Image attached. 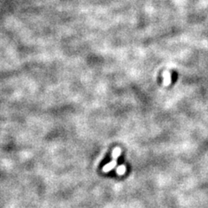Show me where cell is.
Masks as SVG:
<instances>
[{
    "instance_id": "6da1fadb",
    "label": "cell",
    "mask_w": 208,
    "mask_h": 208,
    "mask_svg": "<svg viewBox=\"0 0 208 208\" xmlns=\"http://www.w3.org/2000/svg\"><path fill=\"white\" fill-rule=\"evenodd\" d=\"M116 166V160H114L113 159V161H112L111 162H109V163H108L107 165H105L103 167V168H102V171L103 172H109L111 171L112 169H114L115 168V167Z\"/></svg>"
},
{
    "instance_id": "7a4b0ae2",
    "label": "cell",
    "mask_w": 208,
    "mask_h": 208,
    "mask_svg": "<svg viewBox=\"0 0 208 208\" xmlns=\"http://www.w3.org/2000/svg\"><path fill=\"white\" fill-rule=\"evenodd\" d=\"M163 83L165 86H168L171 83V75L169 72H164Z\"/></svg>"
},
{
    "instance_id": "3957f363",
    "label": "cell",
    "mask_w": 208,
    "mask_h": 208,
    "mask_svg": "<svg viewBox=\"0 0 208 208\" xmlns=\"http://www.w3.org/2000/svg\"><path fill=\"white\" fill-rule=\"evenodd\" d=\"M121 148H115L114 149L113 154H112L113 159H114V160H116L118 157L121 156Z\"/></svg>"
},
{
    "instance_id": "277c9868",
    "label": "cell",
    "mask_w": 208,
    "mask_h": 208,
    "mask_svg": "<svg viewBox=\"0 0 208 208\" xmlns=\"http://www.w3.org/2000/svg\"><path fill=\"white\" fill-rule=\"evenodd\" d=\"M125 172H126V167H125L124 165H121V166H119V167H117V169H116V173H117L119 175H122L123 173H125Z\"/></svg>"
}]
</instances>
